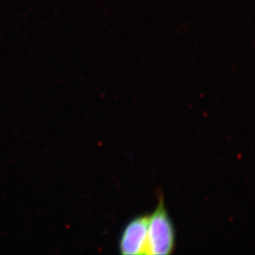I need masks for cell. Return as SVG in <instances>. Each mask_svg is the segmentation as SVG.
I'll return each mask as SVG.
<instances>
[{
  "instance_id": "obj_1",
  "label": "cell",
  "mask_w": 255,
  "mask_h": 255,
  "mask_svg": "<svg viewBox=\"0 0 255 255\" xmlns=\"http://www.w3.org/2000/svg\"><path fill=\"white\" fill-rule=\"evenodd\" d=\"M175 246V232L173 223L160 202L149 217L147 231L146 255H167Z\"/></svg>"
},
{
  "instance_id": "obj_2",
  "label": "cell",
  "mask_w": 255,
  "mask_h": 255,
  "mask_svg": "<svg viewBox=\"0 0 255 255\" xmlns=\"http://www.w3.org/2000/svg\"><path fill=\"white\" fill-rule=\"evenodd\" d=\"M149 217H139L128 223L119 241L122 255H146Z\"/></svg>"
}]
</instances>
